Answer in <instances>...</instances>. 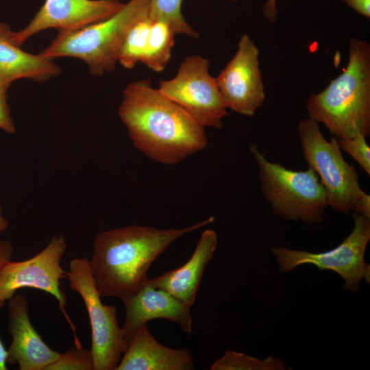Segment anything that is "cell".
<instances>
[{"label":"cell","instance_id":"obj_1","mask_svg":"<svg viewBox=\"0 0 370 370\" xmlns=\"http://www.w3.org/2000/svg\"><path fill=\"white\" fill-rule=\"evenodd\" d=\"M119 116L134 145L161 164L180 163L208 144L205 127L147 79L125 87Z\"/></svg>","mask_w":370,"mask_h":370},{"label":"cell","instance_id":"obj_2","mask_svg":"<svg viewBox=\"0 0 370 370\" xmlns=\"http://www.w3.org/2000/svg\"><path fill=\"white\" fill-rule=\"evenodd\" d=\"M214 221L210 217L182 229L132 225L98 233L89 265L99 295L122 301L130 297L146 283L150 266L171 244Z\"/></svg>","mask_w":370,"mask_h":370},{"label":"cell","instance_id":"obj_3","mask_svg":"<svg viewBox=\"0 0 370 370\" xmlns=\"http://www.w3.org/2000/svg\"><path fill=\"white\" fill-rule=\"evenodd\" d=\"M308 118L322 123L337 138L370 136V44L358 38L349 42L344 71L306 103Z\"/></svg>","mask_w":370,"mask_h":370},{"label":"cell","instance_id":"obj_4","mask_svg":"<svg viewBox=\"0 0 370 370\" xmlns=\"http://www.w3.org/2000/svg\"><path fill=\"white\" fill-rule=\"evenodd\" d=\"M150 0H130L110 17L84 27L59 31L40 53L50 59L72 57L82 60L95 75L115 69L123 43L131 28L149 18Z\"/></svg>","mask_w":370,"mask_h":370},{"label":"cell","instance_id":"obj_5","mask_svg":"<svg viewBox=\"0 0 370 370\" xmlns=\"http://www.w3.org/2000/svg\"><path fill=\"white\" fill-rule=\"evenodd\" d=\"M249 151L258 168L260 188L274 214L284 221L319 224L328 207L325 190L310 167L293 171L268 160L256 145Z\"/></svg>","mask_w":370,"mask_h":370},{"label":"cell","instance_id":"obj_6","mask_svg":"<svg viewBox=\"0 0 370 370\" xmlns=\"http://www.w3.org/2000/svg\"><path fill=\"white\" fill-rule=\"evenodd\" d=\"M298 132L303 158L323 186L328 206L349 214L365 192L359 184L354 166L344 159L338 138L326 140L319 123L309 118L299 123Z\"/></svg>","mask_w":370,"mask_h":370},{"label":"cell","instance_id":"obj_7","mask_svg":"<svg viewBox=\"0 0 370 370\" xmlns=\"http://www.w3.org/2000/svg\"><path fill=\"white\" fill-rule=\"evenodd\" d=\"M354 227L349 235L331 250L313 253L283 247H275L271 252L280 272H289L304 264H312L321 270H331L344 280L345 291L357 292L360 282H369L370 265L365 254L370 241V219L353 213Z\"/></svg>","mask_w":370,"mask_h":370},{"label":"cell","instance_id":"obj_8","mask_svg":"<svg viewBox=\"0 0 370 370\" xmlns=\"http://www.w3.org/2000/svg\"><path fill=\"white\" fill-rule=\"evenodd\" d=\"M69 268V287L82 297L90 320L94 370H115L127 347L116 308L101 302L87 258L73 259Z\"/></svg>","mask_w":370,"mask_h":370},{"label":"cell","instance_id":"obj_9","mask_svg":"<svg viewBox=\"0 0 370 370\" xmlns=\"http://www.w3.org/2000/svg\"><path fill=\"white\" fill-rule=\"evenodd\" d=\"M208 59L194 55L180 64L174 77L160 82L158 90L203 127L221 129L228 115Z\"/></svg>","mask_w":370,"mask_h":370},{"label":"cell","instance_id":"obj_10","mask_svg":"<svg viewBox=\"0 0 370 370\" xmlns=\"http://www.w3.org/2000/svg\"><path fill=\"white\" fill-rule=\"evenodd\" d=\"M66 248L64 236L56 234L45 249L31 258L8 262L0 272V302L8 301L22 288H33L51 294L58 300L59 308L74 334L75 345L81 346L74 323L65 310V293L60 288V280L66 275L60 266Z\"/></svg>","mask_w":370,"mask_h":370},{"label":"cell","instance_id":"obj_11","mask_svg":"<svg viewBox=\"0 0 370 370\" xmlns=\"http://www.w3.org/2000/svg\"><path fill=\"white\" fill-rule=\"evenodd\" d=\"M216 81L227 109L253 116L262 106L265 92L259 50L248 34L241 37L236 53Z\"/></svg>","mask_w":370,"mask_h":370},{"label":"cell","instance_id":"obj_12","mask_svg":"<svg viewBox=\"0 0 370 370\" xmlns=\"http://www.w3.org/2000/svg\"><path fill=\"white\" fill-rule=\"evenodd\" d=\"M125 3L119 0H45L32 21L13 39L21 46L29 38L50 28L79 29L110 17Z\"/></svg>","mask_w":370,"mask_h":370},{"label":"cell","instance_id":"obj_13","mask_svg":"<svg viewBox=\"0 0 370 370\" xmlns=\"http://www.w3.org/2000/svg\"><path fill=\"white\" fill-rule=\"evenodd\" d=\"M147 280L136 293L123 301L125 318L121 329L127 346L136 332L153 319L169 320L177 323L184 332H192L190 306L166 291L151 286Z\"/></svg>","mask_w":370,"mask_h":370},{"label":"cell","instance_id":"obj_14","mask_svg":"<svg viewBox=\"0 0 370 370\" xmlns=\"http://www.w3.org/2000/svg\"><path fill=\"white\" fill-rule=\"evenodd\" d=\"M8 331L12 338L7 363L17 365L20 370H46L60 355L42 341L33 327L23 295H14L8 300Z\"/></svg>","mask_w":370,"mask_h":370},{"label":"cell","instance_id":"obj_15","mask_svg":"<svg viewBox=\"0 0 370 370\" xmlns=\"http://www.w3.org/2000/svg\"><path fill=\"white\" fill-rule=\"evenodd\" d=\"M115 370H190L194 360L188 349L165 347L143 325L130 341Z\"/></svg>","mask_w":370,"mask_h":370},{"label":"cell","instance_id":"obj_16","mask_svg":"<svg viewBox=\"0 0 370 370\" xmlns=\"http://www.w3.org/2000/svg\"><path fill=\"white\" fill-rule=\"evenodd\" d=\"M218 244L217 234L213 230H206L197 243L190 259L182 267L164 273L148 283L166 291L176 299L191 306L204 270L212 258Z\"/></svg>","mask_w":370,"mask_h":370},{"label":"cell","instance_id":"obj_17","mask_svg":"<svg viewBox=\"0 0 370 370\" xmlns=\"http://www.w3.org/2000/svg\"><path fill=\"white\" fill-rule=\"evenodd\" d=\"M53 59L21 49L13 39L10 26L0 21V83L10 87L15 80L27 78L42 82L60 73Z\"/></svg>","mask_w":370,"mask_h":370},{"label":"cell","instance_id":"obj_18","mask_svg":"<svg viewBox=\"0 0 370 370\" xmlns=\"http://www.w3.org/2000/svg\"><path fill=\"white\" fill-rule=\"evenodd\" d=\"M175 36L165 23L152 22L141 62L155 72L162 71L170 61Z\"/></svg>","mask_w":370,"mask_h":370},{"label":"cell","instance_id":"obj_19","mask_svg":"<svg viewBox=\"0 0 370 370\" xmlns=\"http://www.w3.org/2000/svg\"><path fill=\"white\" fill-rule=\"evenodd\" d=\"M182 0H150L149 18L165 23L176 34L197 38L198 33L184 19L182 13Z\"/></svg>","mask_w":370,"mask_h":370},{"label":"cell","instance_id":"obj_20","mask_svg":"<svg viewBox=\"0 0 370 370\" xmlns=\"http://www.w3.org/2000/svg\"><path fill=\"white\" fill-rule=\"evenodd\" d=\"M151 21L146 18L138 21L130 30L121 48L118 62L125 69H132L141 62L149 35Z\"/></svg>","mask_w":370,"mask_h":370},{"label":"cell","instance_id":"obj_21","mask_svg":"<svg viewBox=\"0 0 370 370\" xmlns=\"http://www.w3.org/2000/svg\"><path fill=\"white\" fill-rule=\"evenodd\" d=\"M286 363L272 356L260 360L245 354L227 350L210 367L211 370H282Z\"/></svg>","mask_w":370,"mask_h":370},{"label":"cell","instance_id":"obj_22","mask_svg":"<svg viewBox=\"0 0 370 370\" xmlns=\"http://www.w3.org/2000/svg\"><path fill=\"white\" fill-rule=\"evenodd\" d=\"M46 370H94L90 349L74 345L51 363Z\"/></svg>","mask_w":370,"mask_h":370},{"label":"cell","instance_id":"obj_23","mask_svg":"<svg viewBox=\"0 0 370 370\" xmlns=\"http://www.w3.org/2000/svg\"><path fill=\"white\" fill-rule=\"evenodd\" d=\"M366 139L365 136L358 134L352 137L338 138V144L341 151L352 156L366 173L370 175V147Z\"/></svg>","mask_w":370,"mask_h":370},{"label":"cell","instance_id":"obj_24","mask_svg":"<svg viewBox=\"0 0 370 370\" xmlns=\"http://www.w3.org/2000/svg\"><path fill=\"white\" fill-rule=\"evenodd\" d=\"M8 90V87L0 83V129L8 133H14L15 127L7 101Z\"/></svg>","mask_w":370,"mask_h":370},{"label":"cell","instance_id":"obj_25","mask_svg":"<svg viewBox=\"0 0 370 370\" xmlns=\"http://www.w3.org/2000/svg\"><path fill=\"white\" fill-rule=\"evenodd\" d=\"M358 14L370 18V0H342Z\"/></svg>","mask_w":370,"mask_h":370},{"label":"cell","instance_id":"obj_26","mask_svg":"<svg viewBox=\"0 0 370 370\" xmlns=\"http://www.w3.org/2000/svg\"><path fill=\"white\" fill-rule=\"evenodd\" d=\"M13 247L8 241L0 240V272L3 267L10 261Z\"/></svg>","mask_w":370,"mask_h":370},{"label":"cell","instance_id":"obj_27","mask_svg":"<svg viewBox=\"0 0 370 370\" xmlns=\"http://www.w3.org/2000/svg\"><path fill=\"white\" fill-rule=\"evenodd\" d=\"M354 212L370 219V195L365 193L356 204Z\"/></svg>","mask_w":370,"mask_h":370},{"label":"cell","instance_id":"obj_28","mask_svg":"<svg viewBox=\"0 0 370 370\" xmlns=\"http://www.w3.org/2000/svg\"><path fill=\"white\" fill-rule=\"evenodd\" d=\"M263 14L265 18L272 23L276 21L278 14L276 0H267L263 8Z\"/></svg>","mask_w":370,"mask_h":370},{"label":"cell","instance_id":"obj_29","mask_svg":"<svg viewBox=\"0 0 370 370\" xmlns=\"http://www.w3.org/2000/svg\"><path fill=\"white\" fill-rule=\"evenodd\" d=\"M4 303L0 302V308L3 306ZM7 358H8V350L5 348L1 338H0V370L7 369Z\"/></svg>","mask_w":370,"mask_h":370},{"label":"cell","instance_id":"obj_30","mask_svg":"<svg viewBox=\"0 0 370 370\" xmlns=\"http://www.w3.org/2000/svg\"><path fill=\"white\" fill-rule=\"evenodd\" d=\"M8 226V223L6 219L3 217L1 209L0 207V232H4Z\"/></svg>","mask_w":370,"mask_h":370}]
</instances>
